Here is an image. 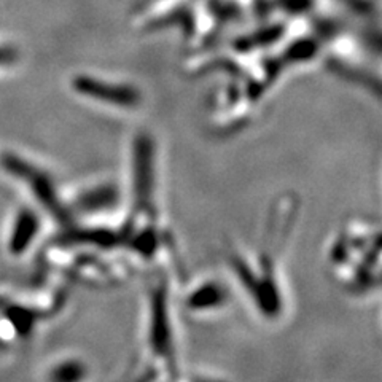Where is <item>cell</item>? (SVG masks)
Instances as JSON below:
<instances>
[{
  "instance_id": "obj_2",
  "label": "cell",
  "mask_w": 382,
  "mask_h": 382,
  "mask_svg": "<svg viewBox=\"0 0 382 382\" xmlns=\"http://www.w3.org/2000/svg\"><path fill=\"white\" fill-rule=\"evenodd\" d=\"M222 290L220 286L215 285H206L199 289L196 293L193 295V298L190 300V306L194 307H213L212 305H218V303L222 301Z\"/></svg>"
},
{
  "instance_id": "obj_1",
  "label": "cell",
  "mask_w": 382,
  "mask_h": 382,
  "mask_svg": "<svg viewBox=\"0 0 382 382\" xmlns=\"http://www.w3.org/2000/svg\"><path fill=\"white\" fill-rule=\"evenodd\" d=\"M33 231H36V217H33L31 212H24L20 218L18 227H16V234L11 245H13L16 250H21L22 247L29 244V239L32 238Z\"/></svg>"
}]
</instances>
